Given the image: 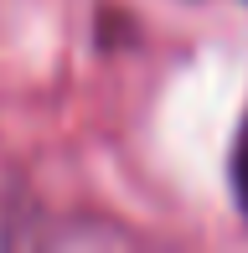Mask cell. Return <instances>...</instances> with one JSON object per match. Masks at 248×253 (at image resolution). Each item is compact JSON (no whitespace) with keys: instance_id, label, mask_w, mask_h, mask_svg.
<instances>
[{"instance_id":"obj_1","label":"cell","mask_w":248,"mask_h":253,"mask_svg":"<svg viewBox=\"0 0 248 253\" xmlns=\"http://www.w3.org/2000/svg\"><path fill=\"white\" fill-rule=\"evenodd\" d=\"M228 181H233V197H238V212L248 217V109H243V124H238V140H233Z\"/></svg>"}]
</instances>
